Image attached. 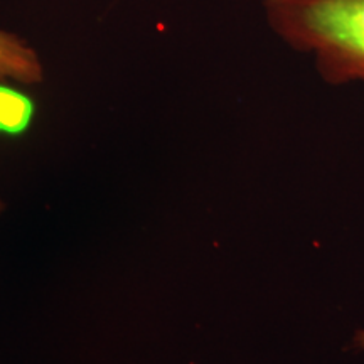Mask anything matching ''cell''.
Instances as JSON below:
<instances>
[{"instance_id":"1","label":"cell","mask_w":364,"mask_h":364,"mask_svg":"<svg viewBox=\"0 0 364 364\" xmlns=\"http://www.w3.org/2000/svg\"><path fill=\"white\" fill-rule=\"evenodd\" d=\"M287 44L312 53L327 83L364 81V0H263Z\"/></svg>"},{"instance_id":"4","label":"cell","mask_w":364,"mask_h":364,"mask_svg":"<svg viewBox=\"0 0 364 364\" xmlns=\"http://www.w3.org/2000/svg\"><path fill=\"white\" fill-rule=\"evenodd\" d=\"M354 344L358 346V348H361V349H364V329H361L356 334V338H354Z\"/></svg>"},{"instance_id":"2","label":"cell","mask_w":364,"mask_h":364,"mask_svg":"<svg viewBox=\"0 0 364 364\" xmlns=\"http://www.w3.org/2000/svg\"><path fill=\"white\" fill-rule=\"evenodd\" d=\"M43 80L44 66L38 51L26 39L0 29V81L39 85Z\"/></svg>"},{"instance_id":"3","label":"cell","mask_w":364,"mask_h":364,"mask_svg":"<svg viewBox=\"0 0 364 364\" xmlns=\"http://www.w3.org/2000/svg\"><path fill=\"white\" fill-rule=\"evenodd\" d=\"M36 117V102L24 91L0 81V134L19 136L31 129Z\"/></svg>"},{"instance_id":"5","label":"cell","mask_w":364,"mask_h":364,"mask_svg":"<svg viewBox=\"0 0 364 364\" xmlns=\"http://www.w3.org/2000/svg\"><path fill=\"white\" fill-rule=\"evenodd\" d=\"M4 209H6V203H4L2 199H0V215H2V213H4Z\"/></svg>"}]
</instances>
